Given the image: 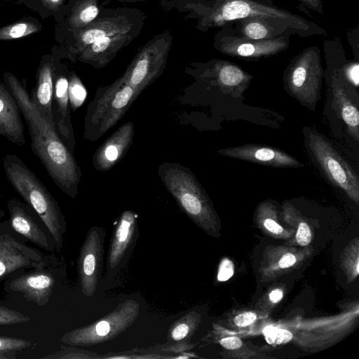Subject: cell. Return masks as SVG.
I'll use <instances>...</instances> for the list:
<instances>
[{
  "label": "cell",
  "instance_id": "1",
  "mask_svg": "<svg viewBox=\"0 0 359 359\" xmlns=\"http://www.w3.org/2000/svg\"><path fill=\"white\" fill-rule=\"evenodd\" d=\"M3 77L28 126L33 153L58 188L75 198L82 173L74 154L60 138L55 129L34 107L25 83L8 72H5Z\"/></svg>",
  "mask_w": 359,
  "mask_h": 359
},
{
  "label": "cell",
  "instance_id": "2",
  "mask_svg": "<svg viewBox=\"0 0 359 359\" xmlns=\"http://www.w3.org/2000/svg\"><path fill=\"white\" fill-rule=\"evenodd\" d=\"M173 6L197 20L196 29L207 32L247 18H263L283 22L297 36L326 35L316 22L276 5L273 0H173Z\"/></svg>",
  "mask_w": 359,
  "mask_h": 359
},
{
  "label": "cell",
  "instance_id": "3",
  "mask_svg": "<svg viewBox=\"0 0 359 359\" xmlns=\"http://www.w3.org/2000/svg\"><path fill=\"white\" fill-rule=\"evenodd\" d=\"M3 166L11 185L34 210L54 239L56 250H60L66 224L57 201L35 173L15 154L5 155Z\"/></svg>",
  "mask_w": 359,
  "mask_h": 359
},
{
  "label": "cell",
  "instance_id": "4",
  "mask_svg": "<svg viewBox=\"0 0 359 359\" xmlns=\"http://www.w3.org/2000/svg\"><path fill=\"white\" fill-rule=\"evenodd\" d=\"M140 94L122 76L99 87L87 107L83 137L91 142L101 138L123 118Z\"/></svg>",
  "mask_w": 359,
  "mask_h": 359
},
{
  "label": "cell",
  "instance_id": "5",
  "mask_svg": "<svg viewBox=\"0 0 359 359\" xmlns=\"http://www.w3.org/2000/svg\"><path fill=\"white\" fill-rule=\"evenodd\" d=\"M147 18L144 11L137 8H101L98 17L91 23L70 31L74 42L69 48V60L76 61L78 55L84 48L104 37L136 29L142 30Z\"/></svg>",
  "mask_w": 359,
  "mask_h": 359
},
{
  "label": "cell",
  "instance_id": "6",
  "mask_svg": "<svg viewBox=\"0 0 359 359\" xmlns=\"http://www.w3.org/2000/svg\"><path fill=\"white\" fill-rule=\"evenodd\" d=\"M323 75L320 50L316 46L308 47L294 56L286 67L285 89L301 104L314 110L320 98Z\"/></svg>",
  "mask_w": 359,
  "mask_h": 359
},
{
  "label": "cell",
  "instance_id": "7",
  "mask_svg": "<svg viewBox=\"0 0 359 359\" xmlns=\"http://www.w3.org/2000/svg\"><path fill=\"white\" fill-rule=\"evenodd\" d=\"M304 135L305 145L310 156L329 181L358 201L359 178L349 164L322 134L307 128Z\"/></svg>",
  "mask_w": 359,
  "mask_h": 359
},
{
  "label": "cell",
  "instance_id": "8",
  "mask_svg": "<svg viewBox=\"0 0 359 359\" xmlns=\"http://www.w3.org/2000/svg\"><path fill=\"white\" fill-rule=\"evenodd\" d=\"M172 39L166 30L140 48L122 75L126 81L142 93L158 79L166 68Z\"/></svg>",
  "mask_w": 359,
  "mask_h": 359
},
{
  "label": "cell",
  "instance_id": "9",
  "mask_svg": "<svg viewBox=\"0 0 359 359\" xmlns=\"http://www.w3.org/2000/svg\"><path fill=\"white\" fill-rule=\"evenodd\" d=\"M213 47L218 52L245 60H257L276 55L290 45V36L268 40H254L238 35L231 23L224 25L214 35Z\"/></svg>",
  "mask_w": 359,
  "mask_h": 359
},
{
  "label": "cell",
  "instance_id": "10",
  "mask_svg": "<svg viewBox=\"0 0 359 359\" xmlns=\"http://www.w3.org/2000/svg\"><path fill=\"white\" fill-rule=\"evenodd\" d=\"M60 271L53 257L48 262L22 271L4 283L8 293L18 294L39 306L46 305L56 285Z\"/></svg>",
  "mask_w": 359,
  "mask_h": 359
},
{
  "label": "cell",
  "instance_id": "11",
  "mask_svg": "<svg viewBox=\"0 0 359 359\" xmlns=\"http://www.w3.org/2000/svg\"><path fill=\"white\" fill-rule=\"evenodd\" d=\"M187 69L189 74L237 97L243 93L252 79V76L238 65L221 59L192 62Z\"/></svg>",
  "mask_w": 359,
  "mask_h": 359
},
{
  "label": "cell",
  "instance_id": "12",
  "mask_svg": "<svg viewBox=\"0 0 359 359\" xmlns=\"http://www.w3.org/2000/svg\"><path fill=\"white\" fill-rule=\"evenodd\" d=\"M52 258L20 242L10 233L0 234V282L17 271L41 266Z\"/></svg>",
  "mask_w": 359,
  "mask_h": 359
},
{
  "label": "cell",
  "instance_id": "13",
  "mask_svg": "<svg viewBox=\"0 0 359 359\" xmlns=\"http://www.w3.org/2000/svg\"><path fill=\"white\" fill-rule=\"evenodd\" d=\"M68 72L65 66L57 63L53 78L52 109L55 130L69 150L74 154L76 140L70 116Z\"/></svg>",
  "mask_w": 359,
  "mask_h": 359
},
{
  "label": "cell",
  "instance_id": "14",
  "mask_svg": "<svg viewBox=\"0 0 359 359\" xmlns=\"http://www.w3.org/2000/svg\"><path fill=\"white\" fill-rule=\"evenodd\" d=\"M7 222L15 232L47 252L56 249L54 239L41 229L34 217V210L27 203L12 197L7 201Z\"/></svg>",
  "mask_w": 359,
  "mask_h": 359
},
{
  "label": "cell",
  "instance_id": "15",
  "mask_svg": "<svg viewBox=\"0 0 359 359\" xmlns=\"http://www.w3.org/2000/svg\"><path fill=\"white\" fill-rule=\"evenodd\" d=\"M222 156L274 168H302L304 165L290 154L276 147L257 144L224 148Z\"/></svg>",
  "mask_w": 359,
  "mask_h": 359
},
{
  "label": "cell",
  "instance_id": "16",
  "mask_svg": "<svg viewBox=\"0 0 359 359\" xmlns=\"http://www.w3.org/2000/svg\"><path fill=\"white\" fill-rule=\"evenodd\" d=\"M134 135L132 121L118 128L95 151L92 158L94 168L107 171L119 163L132 146Z\"/></svg>",
  "mask_w": 359,
  "mask_h": 359
},
{
  "label": "cell",
  "instance_id": "17",
  "mask_svg": "<svg viewBox=\"0 0 359 359\" xmlns=\"http://www.w3.org/2000/svg\"><path fill=\"white\" fill-rule=\"evenodd\" d=\"M142 29L118 33L99 39L84 48L76 60L95 69L106 67L122 50L141 33Z\"/></svg>",
  "mask_w": 359,
  "mask_h": 359
},
{
  "label": "cell",
  "instance_id": "18",
  "mask_svg": "<svg viewBox=\"0 0 359 359\" xmlns=\"http://www.w3.org/2000/svg\"><path fill=\"white\" fill-rule=\"evenodd\" d=\"M56 65L52 57H45L41 60L36 71V86L29 93L34 107L54 129L52 105Z\"/></svg>",
  "mask_w": 359,
  "mask_h": 359
},
{
  "label": "cell",
  "instance_id": "19",
  "mask_svg": "<svg viewBox=\"0 0 359 359\" xmlns=\"http://www.w3.org/2000/svg\"><path fill=\"white\" fill-rule=\"evenodd\" d=\"M20 107L4 82L0 81V135L22 146L26 142Z\"/></svg>",
  "mask_w": 359,
  "mask_h": 359
},
{
  "label": "cell",
  "instance_id": "20",
  "mask_svg": "<svg viewBox=\"0 0 359 359\" xmlns=\"http://www.w3.org/2000/svg\"><path fill=\"white\" fill-rule=\"evenodd\" d=\"M239 36L254 40H268L297 34L288 25L263 18H247L230 22Z\"/></svg>",
  "mask_w": 359,
  "mask_h": 359
},
{
  "label": "cell",
  "instance_id": "21",
  "mask_svg": "<svg viewBox=\"0 0 359 359\" xmlns=\"http://www.w3.org/2000/svg\"><path fill=\"white\" fill-rule=\"evenodd\" d=\"M331 74L332 104L337 114L346 126L348 133L359 140V111L358 105L348 93L344 81L333 69Z\"/></svg>",
  "mask_w": 359,
  "mask_h": 359
},
{
  "label": "cell",
  "instance_id": "22",
  "mask_svg": "<svg viewBox=\"0 0 359 359\" xmlns=\"http://www.w3.org/2000/svg\"><path fill=\"white\" fill-rule=\"evenodd\" d=\"M101 11L99 0H75L67 18L71 30L83 28L95 20Z\"/></svg>",
  "mask_w": 359,
  "mask_h": 359
},
{
  "label": "cell",
  "instance_id": "23",
  "mask_svg": "<svg viewBox=\"0 0 359 359\" xmlns=\"http://www.w3.org/2000/svg\"><path fill=\"white\" fill-rule=\"evenodd\" d=\"M37 343L25 339L0 335V359H14L19 353L34 348Z\"/></svg>",
  "mask_w": 359,
  "mask_h": 359
},
{
  "label": "cell",
  "instance_id": "24",
  "mask_svg": "<svg viewBox=\"0 0 359 359\" xmlns=\"http://www.w3.org/2000/svg\"><path fill=\"white\" fill-rule=\"evenodd\" d=\"M41 25L28 20H20L0 28V40L22 38L41 30Z\"/></svg>",
  "mask_w": 359,
  "mask_h": 359
},
{
  "label": "cell",
  "instance_id": "25",
  "mask_svg": "<svg viewBox=\"0 0 359 359\" xmlns=\"http://www.w3.org/2000/svg\"><path fill=\"white\" fill-rule=\"evenodd\" d=\"M68 81L70 109L72 111H76L84 102L87 96V90L80 78L74 71L68 72Z\"/></svg>",
  "mask_w": 359,
  "mask_h": 359
},
{
  "label": "cell",
  "instance_id": "26",
  "mask_svg": "<svg viewBox=\"0 0 359 359\" xmlns=\"http://www.w3.org/2000/svg\"><path fill=\"white\" fill-rule=\"evenodd\" d=\"M344 57L342 60L340 68H332L341 78L344 82H346L353 87L358 88L359 84V62L358 60L345 61Z\"/></svg>",
  "mask_w": 359,
  "mask_h": 359
},
{
  "label": "cell",
  "instance_id": "27",
  "mask_svg": "<svg viewBox=\"0 0 359 359\" xmlns=\"http://www.w3.org/2000/svg\"><path fill=\"white\" fill-rule=\"evenodd\" d=\"M30 320L27 315L0 304V325H20L28 323Z\"/></svg>",
  "mask_w": 359,
  "mask_h": 359
},
{
  "label": "cell",
  "instance_id": "28",
  "mask_svg": "<svg viewBox=\"0 0 359 359\" xmlns=\"http://www.w3.org/2000/svg\"><path fill=\"white\" fill-rule=\"evenodd\" d=\"M263 333L269 344H284L292 339V334L288 330L279 329L271 325L266 327L263 330Z\"/></svg>",
  "mask_w": 359,
  "mask_h": 359
},
{
  "label": "cell",
  "instance_id": "29",
  "mask_svg": "<svg viewBox=\"0 0 359 359\" xmlns=\"http://www.w3.org/2000/svg\"><path fill=\"white\" fill-rule=\"evenodd\" d=\"M234 272L233 262L229 259H224L219 265L217 279L219 281H226L232 277Z\"/></svg>",
  "mask_w": 359,
  "mask_h": 359
},
{
  "label": "cell",
  "instance_id": "30",
  "mask_svg": "<svg viewBox=\"0 0 359 359\" xmlns=\"http://www.w3.org/2000/svg\"><path fill=\"white\" fill-rule=\"evenodd\" d=\"M297 243L302 246L309 244L311 239V233L309 226L304 222L300 223L296 234Z\"/></svg>",
  "mask_w": 359,
  "mask_h": 359
},
{
  "label": "cell",
  "instance_id": "31",
  "mask_svg": "<svg viewBox=\"0 0 359 359\" xmlns=\"http://www.w3.org/2000/svg\"><path fill=\"white\" fill-rule=\"evenodd\" d=\"M257 316L253 312H244L238 314L234 318L235 324L238 327H246L255 321Z\"/></svg>",
  "mask_w": 359,
  "mask_h": 359
},
{
  "label": "cell",
  "instance_id": "32",
  "mask_svg": "<svg viewBox=\"0 0 359 359\" xmlns=\"http://www.w3.org/2000/svg\"><path fill=\"white\" fill-rule=\"evenodd\" d=\"M221 345L228 350H236L239 348L243 342L241 339L237 337H226L220 340Z\"/></svg>",
  "mask_w": 359,
  "mask_h": 359
},
{
  "label": "cell",
  "instance_id": "33",
  "mask_svg": "<svg viewBox=\"0 0 359 359\" xmlns=\"http://www.w3.org/2000/svg\"><path fill=\"white\" fill-rule=\"evenodd\" d=\"M306 8L318 13H323V8L321 0H298Z\"/></svg>",
  "mask_w": 359,
  "mask_h": 359
},
{
  "label": "cell",
  "instance_id": "34",
  "mask_svg": "<svg viewBox=\"0 0 359 359\" xmlns=\"http://www.w3.org/2000/svg\"><path fill=\"white\" fill-rule=\"evenodd\" d=\"M95 266V259L92 254L86 255L83 262V271L87 276L91 275L94 272Z\"/></svg>",
  "mask_w": 359,
  "mask_h": 359
},
{
  "label": "cell",
  "instance_id": "35",
  "mask_svg": "<svg viewBox=\"0 0 359 359\" xmlns=\"http://www.w3.org/2000/svg\"><path fill=\"white\" fill-rule=\"evenodd\" d=\"M358 34H359V32H358V27L352 29L348 34V41L350 43L351 46L352 47V48L353 46H355L354 48H355V59H357V60H358V56H359V46H358L359 42L358 41L359 39Z\"/></svg>",
  "mask_w": 359,
  "mask_h": 359
},
{
  "label": "cell",
  "instance_id": "36",
  "mask_svg": "<svg viewBox=\"0 0 359 359\" xmlns=\"http://www.w3.org/2000/svg\"><path fill=\"white\" fill-rule=\"evenodd\" d=\"M264 226L267 230L276 234H279L283 231L282 226L271 218L265 219Z\"/></svg>",
  "mask_w": 359,
  "mask_h": 359
},
{
  "label": "cell",
  "instance_id": "37",
  "mask_svg": "<svg viewBox=\"0 0 359 359\" xmlns=\"http://www.w3.org/2000/svg\"><path fill=\"white\" fill-rule=\"evenodd\" d=\"M188 332L189 327L186 324H180L174 329L172 337L175 340H180L186 337Z\"/></svg>",
  "mask_w": 359,
  "mask_h": 359
},
{
  "label": "cell",
  "instance_id": "38",
  "mask_svg": "<svg viewBox=\"0 0 359 359\" xmlns=\"http://www.w3.org/2000/svg\"><path fill=\"white\" fill-rule=\"evenodd\" d=\"M130 227V222L126 219H123L120 228L118 231L117 237L119 242L122 243L126 239Z\"/></svg>",
  "mask_w": 359,
  "mask_h": 359
},
{
  "label": "cell",
  "instance_id": "39",
  "mask_svg": "<svg viewBox=\"0 0 359 359\" xmlns=\"http://www.w3.org/2000/svg\"><path fill=\"white\" fill-rule=\"evenodd\" d=\"M296 262V258L292 253L285 254L279 261V266L282 269L288 268Z\"/></svg>",
  "mask_w": 359,
  "mask_h": 359
},
{
  "label": "cell",
  "instance_id": "40",
  "mask_svg": "<svg viewBox=\"0 0 359 359\" xmlns=\"http://www.w3.org/2000/svg\"><path fill=\"white\" fill-rule=\"evenodd\" d=\"M48 9L56 11L63 5L65 0H40Z\"/></svg>",
  "mask_w": 359,
  "mask_h": 359
},
{
  "label": "cell",
  "instance_id": "41",
  "mask_svg": "<svg viewBox=\"0 0 359 359\" xmlns=\"http://www.w3.org/2000/svg\"><path fill=\"white\" fill-rule=\"evenodd\" d=\"M96 332L100 336L107 335L110 330L109 324L104 320H102L98 323L95 327Z\"/></svg>",
  "mask_w": 359,
  "mask_h": 359
},
{
  "label": "cell",
  "instance_id": "42",
  "mask_svg": "<svg viewBox=\"0 0 359 359\" xmlns=\"http://www.w3.org/2000/svg\"><path fill=\"white\" fill-rule=\"evenodd\" d=\"M283 291L280 289H276L269 294V299L273 303H277L283 298Z\"/></svg>",
  "mask_w": 359,
  "mask_h": 359
},
{
  "label": "cell",
  "instance_id": "43",
  "mask_svg": "<svg viewBox=\"0 0 359 359\" xmlns=\"http://www.w3.org/2000/svg\"><path fill=\"white\" fill-rule=\"evenodd\" d=\"M5 212L0 209V234L1 233L2 231V223L1 222V219L5 216Z\"/></svg>",
  "mask_w": 359,
  "mask_h": 359
},
{
  "label": "cell",
  "instance_id": "44",
  "mask_svg": "<svg viewBox=\"0 0 359 359\" xmlns=\"http://www.w3.org/2000/svg\"><path fill=\"white\" fill-rule=\"evenodd\" d=\"M118 1H121V2H137V1H145V0H117Z\"/></svg>",
  "mask_w": 359,
  "mask_h": 359
}]
</instances>
